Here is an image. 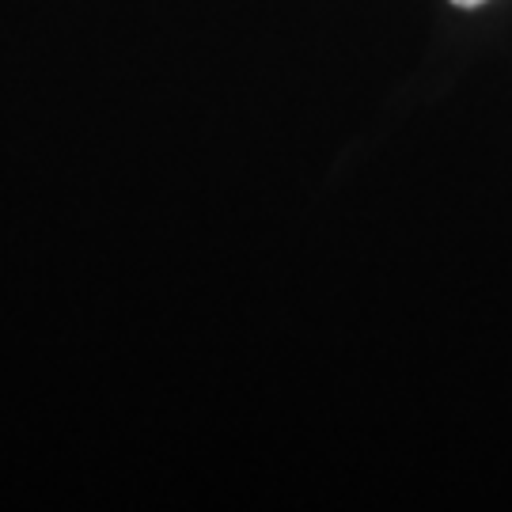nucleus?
Masks as SVG:
<instances>
[{
  "label": "nucleus",
  "mask_w": 512,
  "mask_h": 512,
  "mask_svg": "<svg viewBox=\"0 0 512 512\" xmlns=\"http://www.w3.org/2000/svg\"><path fill=\"white\" fill-rule=\"evenodd\" d=\"M456 8H478V4H486V0H452Z\"/></svg>",
  "instance_id": "f257e3e1"
}]
</instances>
